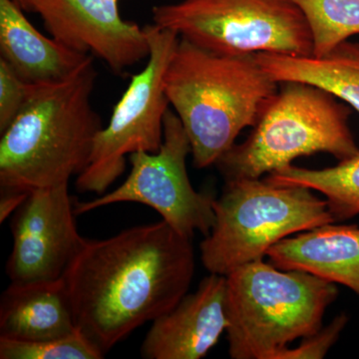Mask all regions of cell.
<instances>
[{"instance_id": "9", "label": "cell", "mask_w": 359, "mask_h": 359, "mask_svg": "<svg viewBox=\"0 0 359 359\" xmlns=\"http://www.w3.org/2000/svg\"><path fill=\"white\" fill-rule=\"evenodd\" d=\"M189 154L192 147L183 124L176 113L168 110L159 150L130 155L131 172L121 185L88 202L75 203V212L82 215L106 205L137 203L154 209L184 237L193 238L196 231L207 237L216 221V198L194 189L186 167Z\"/></svg>"}, {"instance_id": "12", "label": "cell", "mask_w": 359, "mask_h": 359, "mask_svg": "<svg viewBox=\"0 0 359 359\" xmlns=\"http://www.w3.org/2000/svg\"><path fill=\"white\" fill-rule=\"evenodd\" d=\"M226 285V276L210 273L195 292L153 320L141 346L142 358H205L228 328Z\"/></svg>"}, {"instance_id": "17", "label": "cell", "mask_w": 359, "mask_h": 359, "mask_svg": "<svg viewBox=\"0 0 359 359\" xmlns=\"http://www.w3.org/2000/svg\"><path fill=\"white\" fill-rule=\"evenodd\" d=\"M264 179L275 185L304 187L323 194L335 222L359 215V155L325 169L289 165L271 172Z\"/></svg>"}, {"instance_id": "18", "label": "cell", "mask_w": 359, "mask_h": 359, "mask_svg": "<svg viewBox=\"0 0 359 359\" xmlns=\"http://www.w3.org/2000/svg\"><path fill=\"white\" fill-rule=\"evenodd\" d=\"M308 22L313 55L323 56L359 35V0H294Z\"/></svg>"}, {"instance_id": "11", "label": "cell", "mask_w": 359, "mask_h": 359, "mask_svg": "<svg viewBox=\"0 0 359 359\" xmlns=\"http://www.w3.org/2000/svg\"><path fill=\"white\" fill-rule=\"evenodd\" d=\"M47 32L72 50L101 59L125 74L148 58L145 28L123 20L119 0H32Z\"/></svg>"}, {"instance_id": "21", "label": "cell", "mask_w": 359, "mask_h": 359, "mask_svg": "<svg viewBox=\"0 0 359 359\" xmlns=\"http://www.w3.org/2000/svg\"><path fill=\"white\" fill-rule=\"evenodd\" d=\"M348 323V316L340 313L325 327L302 339V344L294 348H285L276 359H321L325 358L330 349L337 344L342 330Z\"/></svg>"}, {"instance_id": "10", "label": "cell", "mask_w": 359, "mask_h": 359, "mask_svg": "<svg viewBox=\"0 0 359 359\" xmlns=\"http://www.w3.org/2000/svg\"><path fill=\"white\" fill-rule=\"evenodd\" d=\"M68 184L37 189L14 212L13 245L6 264L11 282L62 278L84 238L78 231Z\"/></svg>"}, {"instance_id": "2", "label": "cell", "mask_w": 359, "mask_h": 359, "mask_svg": "<svg viewBox=\"0 0 359 359\" xmlns=\"http://www.w3.org/2000/svg\"><path fill=\"white\" fill-rule=\"evenodd\" d=\"M91 56L76 73L32 84L29 95L0 139L1 191L69 184L88 166L102 118L92 106L98 73Z\"/></svg>"}, {"instance_id": "22", "label": "cell", "mask_w": 359, "mask_h": 359, "mask_svg": "<svg viewBox=\"0 0 359 359\" xmlns=\"http://www.w3.org/2000/svg\"><path fill=\"white\" fill-rule=\"evenodd\" d=\"M30 192L25 191H1L0 199V223H4L18 211L25 202Z\"/></svg>"}, {"instance_id": "6", "label": "cell", "mask_w": 359, "mask_h": 359, "mask_svg": "<svg viewBox=\"0 0 359 359\" xmlns=\"http://www.w3.org/2000/svg\"><path fill=\"white\" fill-rule=\"evenodd\" d=\"M224 183L214 202V226L200 245L203 266L210 273L228 276L264 259L283 238L335 223L327 201L311 189L275 185L266 179Z\"/></svg>"}, {"instance_id": "20", "label": "cell", "mask_w": 359, "mask_h": 359, "mask_svg": "<svg viewBox=\"0 0 359 359\" xmlns=\"http://www.w3.org/2000/svg\"><path fill=\"white\" fill-rule=\"evenodd\" d=\"M32 84L22 79L0 59V134L14 121L29 95Z\"/></svg>"}, {"instance_id": "3", "label": "cell", "mask_w": 359, "mask_h": 359, "mask_svg": "<svg viewBox=\"0 0 359 359\" xmlns=\"http://www.w3.org/2000/svg\"><path fill=\"white\" fill-rule=\"evenodd\" d=\"M278 84L255 55H224L180 39L165 92L192 147L198 169L216 165L241 132L254 127Z\"/></svg>"}, {"instance_id": "13", "label": "cell", "mask_w": 359, "mask_h": 359, "mask_svg": "<svg viewBox=\"0 0 359 359\" xmlns=\"http://www.w3.org/2000/svg\"><path fill=\"white\" fill-rule=\"evenodd\" d=\"M271 264L339 283L359 295V226L330 223L283 238L269 250Z\"/></svg>"}, {"instance_id": "15", "label": "cell", "mask_w": 359, "mask_h": 359, "mask_svg": "<svg viewBox=\"0 0 359 359\" xmlns=\"http://www.w3.org/2000/svg\"><path fill=\"white\" fill-rule=\"evenodd\" d=\"M78 330L62 278L11 282L0 299V337L39 341Z\"/></svg>"}, {"instance_id": "23", "label": "cell", "mask_w": 359, "mask_h": 359, "mask_svg": "<svg viewBox=\"0 0 359 359\" xmlns=\"http://www.w3.org/2000/svg\"><path fill=\"white\" fill-rule=\"evenodd\" d=\"M16 6H20L26 13H32V0H13Z\"/></svg>"}, {"instance_id": "5", "label": "cell", "mask_w": 359, "mask_h": 359, "mask_svg": "<svg viewBox=\"0 0 359 359\" xmlns=\"http://www.w3.org/2000/svg\"><path fill=\"white\" fill-rule=\"evenodd\" d=\"M282 84L247 140L235 144L216 163L224 182L261 179L316 153L339 161L359 155L348 107L313 85Z\"/></svg>"}, {"instance_id": "1", "label": "cell", "mask_w": 359, "mask_h": 359, "mask_svg": "<svg viewBox=\"0 0 359 359\" xmlns=\"http://www.w3.org/2000/svg\"><path fill=\"white\" fill-rule=\"evenodd\" d=\"M195 273L192 238L165 221L84 238L62 278L78 330L104 354L173 309Z\"/></svg>"}, {"instance_id": "8", "label": "cell", "mask_w": 359, "mask_h": 359, "mask_svg": "<svg viewBox=\"0 0 359 359\" xmlns=\"http://www.w3.org/2000/svg\"><path fill=\"white\" fill-rule=\"evenodd\" d=\"M144 28L150 46L147 65L132 77L107 126L97 134L88 166L75 182L78 192L103 195L124 173L127 156L157 152L162 145L170 105L164 77L180 36L154 23Z\"/></svg>"}, {"instance_id": "14", "label": "cell", "mask_w": 359, "mask_h": 359, "mask_svg": "<svg viewBox=\"0 0 359 359\" xmlns=\"http://www.w3.org/2000/svg\"><path fill=\"white\" fill-rule=\"evenodd\" d=\"M0 59L29 84L67 79L91 57L45 36L13 0H0Z\"/></svg>"}, {"instance_id": "16", "label": "cell", "mask_w": 359, "mask_h": 359, "mask_svg": "<svg viewBox=\"0 0 359 359\" xmlns=\"http://www.w3.org/2000/svg\"><path fill=\"white\" fill-rule=\"evenodd\" d=\"M257 61L276 83L318 87L359 113V44L342 42L323 56L259 53Z\"/></svg>"}, {"instance_id": "19", "label": "cell", "mask_w": 359, "mask_h": 359, "mask_svg": "<svg viewBox=\"0 0 359 359\" xmlns=\"http://www.w3.org/2000/svg\"><path fill=\"white\" fill-rule=\"evenodd\" d=\"M104 355L79 330L65 337L39 341L0 337L1 359H101Z\"/></svg>"}, {"instance_id": "7", "label": "cell", "mask_w": 359, "mask_h": 359, "mask_svg": "<svg viewBox=\"0 0 359 359\" xmlns=\"http://www.w3.org/2000/svg\"><path fill=\"white\" fill-rule=\"evenodd\" d=\"M153 23L224 55H313L308 22L294 0H182L153 7Z\"/></svg>"}, {"instance_id": "4", "label": "cell", "mask_w": 359, "mask_h": 359, "mask_svg": "<svg viewBox=\"0 0 359 359\" xmlns=\"http://www.w3.org/2000/svg\"><path fill=\"white\" fill-rule=\"evenodd\" d=\"M226 339L233 359H276L323 327L335 283L257 259L226 276Z\"/></svg>"}]
</instances>
